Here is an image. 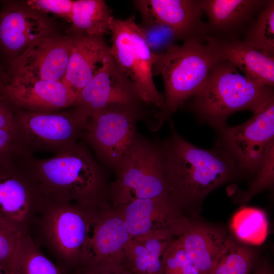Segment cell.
Wrapping results in <instances>:
<instances>
[{
  "instance_id": "6da1fadb",
  "label": "cell",
  "mask_w": 274,
  "mask_h": 274,
  "mask_svg": "<svg viewBox=\"0 0 274 274\" xmlns=\"http://www.w3.org/2000/svg\"><path fill=\"white\" fill-rule=\"evenodd\" d=\"M170 124V136L161 146L169 194L174 201H198L235 175L237 166L226 151L197 147Z\"/></svg>"
},
{
  "instance_id": "7a4b0ae2",
  "label": "cell",
  "mask_w": 274,
  "mask_h": 274,
  "mask_svg": "<svg viewBox=\"0 0 274 274\" xmlns=\"http://www.w3.org/2000/svg\"><path fill=\"white\" fill-rule=\"evenodd\" d=\"M190 108L197 116L219 131L232 114L242 110L256 112L274 99L273 87L260 84L241 74L226 60L213 67Z\"/></svg>"
},
{
  "instance_id": "3957f363",
  "label": "cell",
  "mask_w": 274,
  "mask_h": 274,
  "mask_svg": "<svg viewBox=\"0 0 274 274\" xmlns=\"http://www.w3.org/2000/svg\"><path fill=\"white\" fill-rule=\"evenodd\" d=\"M153 75H160L164 88V104L155 115L157 129L204 84L214 65L221 60L207 43L198 40L169 46L155 54Z\"/></svg>"
},
{
  "instance_id": "277c9868",
  "label": "cell",
  "mask_w": 274,
  "mask_h": 274,
  "mask_svg": "<svg viewBox=\"0 0 274 274\" xmlns=\"http://www.w3.org/2000/svg\"><path fill=\"white\" fill-rule=\"evenodd\" d=\"M29 162L34 176L49 198L87 203L100 191L101 170L87 150L77 143L51 158L37 159L31 156Z\"/></svg>"
},
{
  "instance_id": "5b68a950",
  "label": "cell",
  "mask_w": 274,
  "mask_h": 274,
  "mask_svg": "<svg viewBox=\"0 0 274 274\" xmlns=\"http://www.w3.org/2000/svg\"><path fill=\"white\" fill-rule=\"evenodd\" d=\"M117 203L135 199L171 198L161 145L138 136L116 169Z\"/></svg>"
},
{
  "instance_id": "8992f818",
  "label": "cell",
  "mask_w": 274,
  "mask_h": 274,
  "mask_svg": "<svg viewBox=\"0 0 274 274\" xmlns=\"http://www.w3.org/2000/svg\"><path fill=\"white\" fill-rule=\"evenodd\" d=\"M111 54L121 70L134 85L141 101L162 109L164 98L157 90L153 79L156 55L148 47L134 17L125 20L113 17Z\"/></svg>"
},
{
  "instance_id": "52a82bcc",
  "label": "cell",
  "mask_w": 274,
  "mask_h": 274,
  "mask_svg": "<svg viewBox=\"0 0 274 274\" xmlns=\"http://www.w3.org/2000/svg\"><path fill=\"white\" fill-rule=\"evenodd\" d=\"M89 117L81 109L15 113L17 135L21 146L32 151L55 153L76 143L83 134Z\"/></svg>"
},
{
  "instance_id": "ba28073f",
  "label": "cell",
  "mask_w": 274,
  "mask_h": 274,
  "mask_svg": "<svg viewBox=\"0 0 274 274\" xmlns=\"http://www.w3.org/2000/svg\"><path fill=\"white\" fill-rule=\"evenodd\" d=\"M139 105L116 104L91 115L84 134L98 158L115 170L138 136Z\"/></svg>"
},
{
  "instance_id": "9c48e42d",
  "label": "cell",
  "mask_w": 274,
  "mask_h": 274,
  "mask_svg": "<svg viewBox=\"0 0 274 274\" xmlns=\"http://www.w3.org/2000/svg\"><path fill=\"white\" fill-rule=\"evenodd\" d=\"M219 132L224 150L237 166L248 172L259 169L273 150L274 99L245 123L226 126Z\"/></svg>"
},
{
  "instance_id": "30bf717a",
  "label": "cell",
  "mask_w": 274,
  "mask_h": 274,
  "mask_svg": "<svg viewBox=\"0 0 274 274\" xmlns=\"http://www.w3.org/2000/svg\"><path fill=\"white\" fill-rule=\"evenodd\" d=\"M31 156L22 149L16 162L0 168V218L20 228L32 203L48 198L31 170Z\"/></svg>"
},
{
  "instance_id": "8fae6325",
  "label": "cell",
  "mask_w": 274,
  "mask_h": 274,
  "mask_svg": "<svg viewBox=\"0 0 274 274\" xmlns=\"http://www.w3.org/2000/svg\"><path fill=\"white\" fill-rule=\"evenodd\" d=\"M51 209L46 221V229L59 255L67 263L82 264L96 219L66 202Z\"/></svg>"
},
{
  "instance_id": "7c38bea8",
  "label": "cell",
  "mask_w": 274,
  "mask_h": 274,
  "mask_svg": "<svg viewBox=\"0 0 274 274\" xmlns=\"http://www.w3.org/2000/svg\"><path fill=\"white\" fill-rule=\"evenodd\" d=\"M131 238L155 235H182L190 225L176 210L171 198L135 199L121 204Z\"/></svg>"
},
{
  "instance_id": "4fadbf2b",
  "label": "cell",
  "mask_w": 274,
  "mask_h": 274,
  "mask_svg": "<svg viewBox=\"0 0 274 274\" xmlns=\"http://www.w3.org/2000/svg\"><path fill=\"white\" fill-rule=\"evenodd\" d=\"M73 44L72 35H49L32 43L10 63L13 77L62 81Z\"/></svg>"
},
{
  "instance_id": "5bb4252c",
  "label": "cell",
  "mask_w": 274,
  "mask_h": 274,
  "mask_svg": "<svg viewBox=\"0 0 274 274\" xmlns=\"http://www.w3.org/2000/svg\"><path fill=\"white\" fill-rule=\"evenodd\" d=\"M140 102L134 85L111 56L77 94L75 106L89 117L111 105Z\"/></svg>"
},
{
  "instance_id": "9a60e30c",
  "label": "cell",
  "mask_w": 274,
  "mask_h": 274,
  "mask_svg": "<svg viewBox=\"0 0 274 274\" xmlns=\"http://www.w3.org/2000/svg\"><path fill=\"white\" fill-rule=\"evenodd\" d=\"M143 21L155 22L172 30L177 40L204 41L207 36L201 0H140L134 1Z\"/></svg>"
},
{
  "instance_id": "2e32d148",
  "label": "cell",
  "mask_w": 274,
  "mask_h": 274,
  "mask_svg": "<svg viewBox=\"0 0 274 274\" xmlns=\"http://www.w3.org/2000/svg\"><path fill=\"white\" fill-rule=\"evenodd\" d=\"M0 92L17 108L36 112L60 111L75 106L77 94L62 81L13 77Z\"/></svg>"
},
{
  "instance_id": "e0dca14e",
  "label": "cell",
  "mask_w": 274,
  "mask_h": 274,
  "mask_svg": "<svg viewBox=\"0 0 274 274\" xmlns=\"http://www.w3.org/2000/svg\"><path fill=\"white\" fill-rule=\"evenodd\" d=\"M268 0H201L208 17L207 36L223 41H242Z\"/></svg>"
},
{
  "instance_id": "ac0fdd59",
  "label": "cell",
  "mask_w": 274,
  "mask_h": 274,
  "mask_svg": "<svg viewBox=\"0 0 274 274\" xmlns=\"http://www.w3.org/2000/svg\"><path fill=\"white\" fill-rule=\"evenodd\" d=\"M0 12V48L15 56L37 40L49 35L46 20L31 9L4 2Z\"/></svg>"
},
{
  "instance_id": "d6986e66",
  "label": "cell",
  "mask_w": 274,
  "mask_h": 274,
  "mask_svg": "<svg viewBox=\"0 0 274 274\" xmlns=\"http://www.w3.org/2000/svg\"><path fill=\"white\" fill-rule=\"evenodd\" d=\"M179 238L200 274H211L219 261L236 245L226 231L202 224L191 223Z\"/></svg>"
},
{
  "instance_id": "ffe728a7",
  "label": "cell",
  "mask_w": 274,
  "mask_h": 274,
  "mask_svg": "<svg viewBox=\"0 0 274 274\" xmlns=\"http://www.w3.org/2000/svg\"><path fill=\"white\" fill-rule=\"evenodd\" d=\"M130 239L121 213L97 217L80 266L122 263L123 252Z\"/></svg>"
},
{
  "instance_id": "44dd1931",
  "label": "cell",
  "mask_w": 274,
  "mask_h": 274,
  "mask_svg": "<svg viewBox=\"0 0 274 274\" xmlns=\"http://www.w3.org/2000/svg\"><path fill=\"white\" fill-rule=\"evenodd\" d=\"M72 35L73 47L62 82L77 95L111 54L102 37Z\"/></svg>"
},
{
  "instance_id": "7402d4cb",
  "label": "cell",
  "mask_w": 274,
  "mask_h": 274,
  "mask_svg": "<svg viewBox=\"0 0 274 274\" xmlns=\"http://www.w3.org/2000/svg\"><path fill=\"white\" fill-rule=\"evenodd\" d=\"M204 42L214 49L221 60L232 64L248 79L273 87L274 56L262 52L242 40L223 41L206 38Z\"/></svg>"
},
{
  "instance_id": "603a6c76",
  "label": "cell",
  "mask_w": 274,
  "mask_h": 274,
  "mask_svg": "<svg viewBox=\"0 0 274 274\" xmlns=\"http://www.w3.org/2000/svg\"><path fill=\"white\" fill-rule=\"evenodd\" d=\"M173 238L155 235L131 238L124 250L122 264L131 274H162L163 255Z\"/></svg>"
},
{
  "instance_id": "cb8c5ba5",
  "label": "cell",
  "mask_w": 274,
  "mask_h": 274,
  "mask_svg": "<svg viewBox=\"0 0 274 274\" xmlns=\"http://www.w3.org/2000/svg\"><path fill=\"white\" fill-rule=\"evenodd\" d=\"M111 12L102 0L74 1L70 22L72 35L102 37L110 33Z\"/></svg>"
},
{
  "instance_id": "d4e9b609",
  "label": "cell",
  "mask_w": 274,
  "mask_h": 274,
  "mask_svg": "<svg viewBox=\"0 0 274 274\" xmlns=\"http://www.w3.org/2000/svg\"><path fill=\"white\" fill-rule=\"evenodd\" d=\"M12 274H65L44 256L33 241L24 235L14 262Z\"/></svg>"
},
{
  "instance_id": "484cf974",
  "label": "cell",
  "mask_w": 274,
  "mask_h": 274,
  "mask_svg": "<svg viewBox=\"0 0 274 274\" xmlns=\"http://www.w3.org/2000/svg\"><path fill=\"white\" fill-rule=\"evenodd\" d=\"M242 41L262 52L274 56L273 0H268L260 10Z\"/></svg>"
},
{
  "instance_id": "4316f807",
  "label": "cell",
  "mask_w": 274,
  "mask_h": 274,
  "mask_svg": "<svg viewBox=\"0 0 274 274\" xmlns=\"http://www.w3.org/2000/svg\"><path fill=\"white\" fill-rule=\"evenodd\" d=\"M255 259L253 249L235 245L219 261L211 274H249Z\"/></svg>"
},
{
  "instance_id": "83f0119b",
  "label": "cell",
  "mask_w": 274,
  "mask_h": 274,
  "mask_svg": "<svg viewBox=\"0 0 274 274\" xmlns=\"http://www.w3.org/2000/svg\"><path fill=\"white\" fill-rule=\"evenodd\" d=\"M23 235L21 228L0 218V265L9 274Z\"/></svg>"
},
{
  "instance_id": "f1b7e54d",
  "label": "cell",
  "mask_w": 274,
  "mask_h": 274,
  "mask_svg": "<svg viewBox=\"0 0 274 274\" xmlns=\"http://www.w3.org/2000/svg\"><path fill=\"white\" fill-rule=\"evenodd\" d=\"M162 264V274H200L186 256L179 237L166 248Z\"/></svg>"
},
{
  "instance_id": "f546056e",
  "label": "cell",
  "mask_w": 274,
  "mask_h": 274,
  "mask_svg": "<svg viewBox=\"0 0 274 274\" xmlns=\"http://www.w3.org/2000/svg\"><path fill=\"white\" fill-rule=\"evenodd\" d=\"M139 26L148 47L154 54L163 52L177 40L172 30L160 23L143 21Z\"/></svg>"
},
{
  "instance_id": "4dcf8cb0",
  "label": "cell",
  "mask_w": 274,
  "mask_h": 274,
  "mask_svg": "<svg viewBox=\"0 0 274 274\" xmlns=\"http://www.w3.org/2000/svg\"><path fill=\"white\" fill-rule=\"evenodd\" d=\"M260 173L249 189L242 196L243 201H247L254 195L271 186L273 182V150L259 169Z\"/></svg>"
},
{
  "instance_id": "1f68e13d",
  "label": "cell",
  "mask_w": 274,
  "mask_h": 274,
  "mask_svg": "<svg viewBox=\"0 0 274 274\" xmlns=\"http://www.w3.org/2000/svg\"><path fill=\"white\" fill-rule=\"evenodd\" d=\"M74 1L33 0L27 1L29 9L49 12L70 21Z\"/></svg>"
},
{
  "instance_id": "d6a6232c",
  "label": "cell",
  "mask_w": 274,
  "mask_h": 274,
  "mask_svg": "<svg viewBox=\"0 0 274 274\" xmlns=\"http://www.w3.org/2000/svg\"><path fill=\"white\" fill-rule=\"evenodd\" d=\"M79 274H131L122 263H104L81 266Z\"/></svg>"
},
{
  "instance_id": "836d02e7",
  "label": "cell",
  "mask_w": 274,
  "mask_h": 274,
  "mask_svg": "<svg viewBox=\"0 0 274 274\" xmlns=\"http://www.w3.org/2000/svg\"><path fill=\"white\" fill-rule=\"evenodd\" d=\"M11 106L0 92V128L17 134L15 113Z\"/></svg>"
},
{
  "instance_id": "e575fe53",
  "label": "cell",
  "mask_w": 274,
  "mask_h": 274,
  "mask_svg": "<svg viewBox=\"0 0 274 274\" xmlns=\"http://www.w3.org/2000/svg\"><path fill=\"white\" fill-rule=\"evenodd\" d=\"M20 147L17 134L0 128V157Z\"/></svg>"
},
{
  "instance_id": "d590c367",
  "label": "cell",
  "mask_w": 274,
  "mask_h": 274,
  "mask_svg": "<svg viewBox=\"0 0 274 274\" xmlns=\"http://www.w3.org/2000/svg\"><path fill=\"white\" fill-rule=\"evenodd\" d=\"M7 76L3 71L2 67L0 66V89H1L5 85L7 84Z\"/></svg>"
},
{
  "instance_id": "8d00e7d4",
  "label": "cell",
  "mask_w": 274,
  "mask_h": 274,
  "mask_svg": "<svg viewBox=\"0 0 274 274\" xmlns=\"http://www.w3.org/2000/svg\"><path fill=\"white\" fill-rule=\"evenodd\" d=\"M254 274H272V272L266 269H260L258 270Z\"/></svg>"
},
{
  "instance_id": "74e56055",
  "label": "cell",
  "mask_w": 274,
  "mask_h": 274,
  "mask_svg": "<svg viewBox=\"0 0 274 274\" xmlns=\"http://www.w3.org/2000/svg\"><path fill=\"white\" fill-rule=\"evenodd\" d=\"M0 274H9L2 265H0Z\"/></svg>"
}]
</instances>
